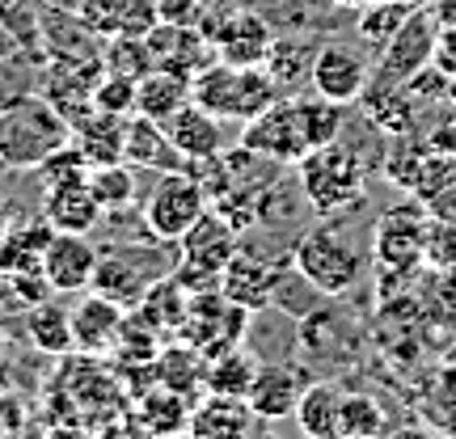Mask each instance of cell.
<instances>
[{
  "label": "cell",
  "mask_w": 456,
  "mask_h": 439,
  "mask_svg": "<svg viewBox=\"0 0 456 439\" xmlns=\"http://www.w3.org/2000/svg\"><path fill=\"white\" fill-rule=\"evenodd\" d=\"M338 131H342L338 102H326L322 93H313V98L292 93V98H275L254 118H245L241 144L279 165H296L305 152L338 140Z\"/></svg>",
  "instance_id": "obj_1"
},
{
  "label": "cell",
  "mask_w": 456,
  "mask_h": 439,
  "mask_svg": "<svg viewBox=\"0 0 456 439\" xmlns=\"http://www.w3.org/2000/svg\"><path fill=\"white\" fill-rule=\"evenodd\" d=\"M363 245L351 237V228L338 220L313 224L309 232H300V241L292 245V266L296 275L309 283L317 296H342L351 292L363 279Z\"/></svg>",
  "instance_id": "obj_2"
},
{
  "label": "cell",
  "mask_w": 456,
  "mask_h": 439,
  "mask_svg": "<svg viewBox=\"0 0 456 439\" xmlns=\"http://www.w3.org/2000/svg\"><path fill=\"white\" fill-rule=\"evenodd\" d=\"M72 140L68 118L43 93H21L0 110V161L13 169H38L55 148Z\"/></svg>",
  "instance_id": "obj_3"
},
{
  "label": "cell",
  "mask_w": 456,
  "mask_h": 439,
  "mask_svg": "<svg viewBox=\"0 0 456 439\" xmlns=\"http://www.w3.org/2000/svg\"><path fill=\"white\" fill-rule=\"evenodd\" d=\"M191 98L220 118H254L279 98V85L262 64H228L212 60L191 77Z\"/></svg>",
  "instance_id": "obj_4"
},
{
  "label": "cell",
  "mask_w": 456,
  "mask_h": 439,
  "mask_svg": "<svg viewBox=\"0 0 456 439\" xmlns=\"http://www.w3.org/2000/svg\"><path fill=\"white\" fill-rule=\"evenodd\" d=\"M296 165H300V191H305V199H309V207L317 215H338L363 199L359 157L351 148H342L338 140L305 152Z\"/></svg>",
  "instance_id": "obj_5"
},
{
  "label": "cell",
  "mask_w": 456,
  "mask_h": 439,
  "mask_svg": "<svg viewBox=\"0 0 456 439\" xmlns=\"http://www.w3.org/2000/svg\"><path fill=\"white\" fill-rule=\"evenodd\" d=\"M208 207H212L208 186L182 165V169L157 174V182H152V191H148V199H144V207H140V220H144V232L157 245H178L182 232L195 224Z\"/></svg>",
  "instance_id": "obj_6"
},
{
  "label": "cell",
  "mask_w": 456,
  "mask_h": 439,
  "mask_svg": "<svg viewBox=\"0 0 456 439\" xmlns=\"http://www.w3.org/2000/svg\"><path fill=\"white\" fill-rule=\"evenodd\" d=\"M440 17H436V9L431 4H414L410 9V17L397 26V34H393L389 43H385V51H380V72H376L372 81H385V85H410L419 81L427 68H431V60H436V38H440Z\"/></svg>",
  "instance_id": "obj_7"
},
{
  "label": "cell",
  "mask_w": 456,
  "mask_h": 439,
  "mask_svg": "<svg viewBox=\"0 0 456 439\" xmlns=\"http://www.w3.org/2000/svg\"><path fill=\"white\" fill-rule=\"evenodd\" d=\"M372 77H376L372 55L355 47V43H322L309 68L313 93H322L326 102H338V106H351V102L363 98Z\"/></svg>",
  "instance_id": "obj_8"
},
{
  "label": "cell",
  "mask_w": 456,
  "mask_h": 439,
  "mask_svg": "<svg viewBox=\"0 0 456 439\" xmlns=\"http://www.w3.org/2000/svg\"><path fill=\"white\" fill-rule=\"evenodd\" d=\"M245 321H249V309L232 305V300L216 288V292L191 296V313H186V321H182L178 338L199 346L203 355H220L228 346H241Z\"/></svg>",
  "instance_id": "obj_9"
},
{
  "label": "cell",
  "mask_w": 456,
  "mask_h": 439,
  "mask_svg": "<svg viewBox=\"0 0 456 439\" xmlns=\"http://www.w3.org/2000/svg\"><path fill=\"white\" fill-rule=\"evenodd\" d=\"M427 224H431V215H427V207L419 199H414V203H402V207H389V212L376 220V232H372L376 262H385L393 271L423 266Z\"/></svg>",
  "instance_id": "obj_10"
},
{
  "label": "cell",
  "mask_w": 456,
  "mask_h": 439,
  "mask_svg": "<svg viewBox=\"0 0 456 439\" xmlns=\"http://www.w3.org/2000/svg\"><path fill=\"white\" fill-rule=\"evenodd\" d=\"M288 262L262 258V254H254V249H245L241 245V249L228 258L224 275H220V292H224L232 305H241V309H249V313L266 309V305H275L279 292H283Z\"/></svg>",
  "instance_id": "obj_11"
},
{
  "label": "cell",
  "mask_w": 456,
  "mask_h": 439,
  "mask_svg": "<svg viewBox=\"0 0 456 439\" xmlns=\"http://www.w3.org/2000/svg\"><path fill=\"white\" fill-rule=\"evenodd\" d=\"M98 258H102V249L85 232H55L47 241V254H43V275H47L51 292L55 296L89 292Z\"/></svg>",
  "instance_id": "obj_12"
},
{
  "label": "cell",
  "mask_w": 456,
  "mask_h": 439,
  "mask_svg": "<svg viewBox=\"0 0 456 439\" xmlns=\"http://www.w3.org/2000/svg\"><path fill=\"white\" fill-rule=\"evenodd\" d=\"M161 127L169 131V140H174V148L182 152V161H208V157H220L228 148L224 118L212 114L208 106H199L195 98L186 102L182 110L169 114Z\"/></svg>",
  "instance_id": "obj_13"
},
{
  "label": "cell",
  "mask_w": 456,
  "mask_h": 439,
  "mask_svg": "<svg viewBox=\"0 0 456 439\" xmlns=\"http://www.w3.org/2000/svg\"><path fill=\"white\" fill-rule=\"evenodd\" d=\"M161 279V271L144 258V254H135V249H114V254H102L98 258V271H94V292L110 296L114 305H123V309H135L140 305V296L152 288Z\"/></svg>",
  "instance_id": "obj_14"
},
{
  "label": "cell",
  "mask_w": 456,
  "mask_h": 439,
  "mask_svg": "<svg viewBox=\"0 0 456 439\" xmlns=\"http://www.w3.org/2000/svg\"><path fill=\"white\" fill-rule=\"evenodd\" d=\"M182 262H191V266H203V271H212V275H224L228 258L241 249V232L228 224L224 215L208 207V212L199 215L195 224L182 232Z\"/></svg>",
  "instance_id": "obj_15"
},
{
  "label": "cell",
  "mask_w": 456,
  "mask_h": 439,
  "mask_svg": "<svg viewBox=\"0 0 456 439\" xmlns=\"http://www.w3.org/2000/svg\"><path fill=\"white\" fill-rule=\"evenodd\" d=\"M262 427V419L249 410L245 397H232V393H203L199 406L191 410V435L195 439H241L254 435Z\"/></svg>",
  "instance_id": "obj_16"
},
{
  "label": "cell",
  "mask_w": 456,
  "mask_h": 439,
  "mask_svg": "<svg viewBox=\"0 0 456 439\" xmlns=\"http://www.w3.org/2000/svg\"><path fill=\"white\" fill-rule=\"evenodd\" d=\"M102 207L98 195L89 178H77V182H60V186H47L43 191V220H47L55 232H94L102 224Z\"/></svg>",
  "instance_id": "obj_17"
},
{
  "label": "cell",
  "mask_w": 456,
  "mask_h": 439,
  "mask_svg": "<svg viewBox=\"0 0 456 439\" xmlns=\"http://www.w3.org/2000/svg\"><path fill=\"white\" fill-rule=\"evenodd\" d=\"M300 393H305V385H300L296 368H288V363H258L245 402H249V410L258 414L262 423H283V419L296 414Z\"/></svg>",
  "instance_id": "obj_18"
},
{
  "label": "cell",
  "mask_w": 456,
  "mask_h": 439,
  "mask_svg": "<svg viewBox=\"0 0 456 439\" xmlns=\"http://www.w3.org/2000/svg\"><path fill=\"white\" fill-rule=\"evenodd\" d=\"M123 317L127 309L123 305H114L110 296L102 292H81L77 300V309H72V338H77V351H114V342H118V329H123Z\"/></svg>",
  "instance_id": "obj_19"
},
{
  "label": "cell",
  "mask_w": 456,
  "mask_h": 439,
  "mask_svg": "<svg viewBox=\"0 0 456 439\" xmlns=\"http://www.w3.org/2000/svg\"><path fill=\"white\" fill-rule=\"evenodd\" d=\"M123 161L131 169H152V174H165V169H182V152L174 148L169 131L157 123V118H144V114H131L123 123Z\"/></svg>",
  "instance_id": "obj_20"
},
{
  "label": "cell",
  "mask_w": 456,
  "mask_h": 439,
  "mask_svg": "<svg viewBox=\"0 0 456 439\" xmlns=\"http://www.w3.org/2000/svg\"><path fill=\"white\" fill-rule=\"evenodd\" d=\"M21 329H26V338H30L34 351H43V355H68V351H77L72 309H64L55 296L38 300L30 309H21Z\"/></svg>",
  "instance_id": "obj_21"
},
{
  "label": "cell",
  "mask_w": 456,
  "mask_h": 439,
  "mask_svg": "<svg viewBox=\"0 0 456 439\" xmlns=\"http://www.w3.org/2000/svg\"><path fill=\"white\" fill-rule=\"evenodd\" d=\"M51 237H55V228H51L47 220L4 228V237H0V279L38 275V271H43V254H47Z\"/></svg>",
  "instance_id": "obj_22"
},
{
  "label": "cell",
  "mask_w": 456,
  "mask_h": 439,
  "mask_svg": "<svg viewBox=\"0 0 456 439\" xmlns=\"http://www.w3.org/2000/svg\"><path fill=\"white\" fill-rule=\"evenodd\" d=\"M152 372H157V385L165 389L182 393V397H191L195 402V393H203V372H208V355L191 346V342H161V351L152 359Z\"/></svg>",
  "instance_id": "obj_23"
},
{
  "label": "cell",
  "mask_w": 456,
  "mask_h": 439,
  "mask_svg": "<svg viewBox=\"0 0 456 439\" xmlns=\"http://www.w3.org/2000/svg\"><path fill=\"white\" fill-rule=\"evenodd\" d=\"M135 313H140L161 338H178L182 321H186V313H191V292H186L174 275H161L144 296H140Z\"/></svg>",
  "instance_id": "obj_24"
},
{
  "label": "cell",
  "mask_w": 456,
  "mask_h": 439,
  "mask_svg": "<svg viewBox=\"0 0 456 439\" xmlns=\"http://www.w3.org/2000/svg\"><path fill=\"white\" fill-rule=\"evenodd\" d=\"M191 102V77L169 72V68H152L135 81V114L165 123L174 110H182Z\"/></svg>",
  "instance_id": "obj_25"
},
{
  "label": "cell",
  "mask_w": 456,
  "mask_h": 439,
  "mask_svg": "<svg viewBox=\"0 0 456 439\" xmlns=\"http://www.w3.org/2000/svg\"><path fill=\"white\" fill-rule=\"evenodd\" d=\"M123 114H106V110H89L85 118L72 123V144L85 152L89 165H110L123 161Z\"/></svg>",
  "instance_id": "obj_26"
},
{
  "label": "cell",
  "mask_w": 456,
  "mask_h": 439,
  "mask_svg": "<svg viewBox=\"0 0 456 439\" xmlns=\"http://www.w3.org/2000/svg\"><path fill=\"white\" fill-rule=\"evenodd\" d=\"M338 410H342V389L330 385V380H317V385H305L292 419L313 439H338Z\"/></svg>",
  "instance_id": "obj_27"
},
{
  "label": "cell",
  "mask_w": 456,
  "mask_h": 439,
  "mask_svg": "<svg viewBox=\"0 0 456 439\" xmlns=\"http://www.w3.org/2000/svg\"><path fill=\"white\" fill-rule=\"evenodd\" d=\"M254 372H258V359L249 355L245 346H228L220 355H208L203 393H232V397H245Z\"/></svg>",
  "instance_id": "obj_28"
},
{
  "label": "cell",
  "mask_w": 456,
  "mask_h": 439,
  "mask_svg": "<svg viewBox=\"0 0 456 439\" xmlns=\"http://www.w3.org/2000/svg\"><path fill=\"white\" fill-rule=\"evenodd\" d=\"M140 402V419H144L148 431H161V435H169V431H186L191 427V410H195V402L191 397H182V393L165 389V385H152L148 393H140L135 397Z\"/></svg>",
  "instance_id": "obj_29"
},
{
  "label": "cell",
  "mask_w": 456,
  "mask_h": 439,
  "mask_svg": "<svg viewBox=\"0 0 456 439\" xmlns=\"http://www.w3.org/2000/svg\"><path fill=\"white\" fill-rule=\"evenodd\" d=\"M410 9H414V4H406V0H368L363 9H355V13H359V26H355L359 43L380 55V51H385V43L397 34V26L410 17Z\"/></svg>",
  "instance_id": "obj_30"
},
{
  "label": "cell",
  "mask_w": 456,
  "mask_h": 439,
  "mask_svg": "<svg viewBox=\"0 0 456 439\" xmlns=\"http://www.w3.org/2000/svg\"><path fill=\"white\" fill-rule=\"evenodd\" d=\"M313 55H317V43H292V38H279L275 34V43L266 51L262 68L271 72V81H275L279 93H283V89H292V85L309 81Z\"/></svg>",
  "instance_id": "obj_31"
},
{
  "label": "cell",
  "mask_w": 456,
  "mask_h": 439,
  "mask_svg": "<svg viewBox=\"0 0 456 439\" xmlns=\"http://www.w3.org/2000/svg\"><path fill=\"white\" fill-rule=\"evenodd\" d=\"M389 431L385 406L376 402L372 393H342V410H338V435L342 439H372Z\"/></svg>",
  "instance_id": "obj_32"
},
{
  "label": "cell",
  "mask_w": 456,
  "mask_h": 439,
  "mask_svg": "<svg viewBox=\"0 0 456 439\" xmlns=\"http://www.w3.org/2000/svg\"><path fill=\"white\" fill-rule=\"evenodd\" d=\"M89 186L106 212H123L135 199V169L127 161H110V165H89Z\"/></svg>",
  "instance_id": "obj_33"
},
{
  "label": "cell",
  "mask_w": 456,
  "mask_h": 439,
  "mask_svg": "<svg viewBox=\"0 0 456 439\" xmlns=\"http://www.w3.org/2000/svg\"><path fill=\"white\" fill-rule=\"evenodd\" d=\"M102 64L106 72H118L127 81H140L144 72H152V51H148V38H131V34H114L106 38V51H102Z\"/></svg>",
  "instance_id": "obj_34"
},
{
  "label": "cell",
  "mask_w": 456,
  "mask_h": 439,
  "mask_svg": "<svg viewBox=\"0 0 456 439\" xmlns=\"http://www.w3.org/2000/svg\"><path fill=\"white\" fill-rule=\"evenodd\" d=\"M43 17H47V4H43V0H0V26H4V34L13 38L17 47L38 43Z\"/></svg>",
  "instance_id": "obj_35"
},
{
  "label": "cell",
  "mask_w": 456,
  "mask_h": 439,
  "mask_svg": "<svg viewBox=\"0 0 456 439\" xmlns=\"http://www.w3.org/2000/svg\"><path fill=\"white\" fill-rule=\"evenodd\" d=\"M94 110L106 114H135V81L118 77V72H102L98 85H94Z\"/></svg>",
  "instance_id": "obj_36"
},
{
  "label": "cell",
  "mask_w": 456,
  "mask_h": 439,
  "mask_svg": "<svg viewBox=\"0 0 456 439\" xmlns=\"http://www.w3.org/2000/svg\"><path fill=\"white\" fill-rule=\"evenodd\" d=\"M423 266H431V271H456V220H431L427 224Z\"/></svg>",
  "instance_id": "obj_37"
},
{
  "label": "cell",
  "mask_w": 456,
  "mask_h": 439,
  "mask_svg": "<svg viewBox=\"0 0 456 439\" xmlns=\"http://www.w3.org/2000/svg\"><path fill=\"white\" fill-rule=\"evenodd\" d=\"M127 4H131V0H81L77 17H81V21L98 34V38H114V34L123 30Z\"/></svg>",
  "instance_id": "obj_38"
},
{
  "label": "cell",
  "mask_w": 456,
  "mask_h": 439,
  "mask_svg": "<svg viewBox=\"0 0 456 439\" xmlns=\"http://www.w3.org/2000/svg\"><path fill=\"white\" fill-rule=\"evenodd\" d=\"M423 207H427V215H431V220H456V182H452V186H444L440 195H431Z\"/></svg>",
  "instance_id": "obj_39"
},
{
  "label": "cell",
  "mask_w": 456,
  "mask_h": 439,
  "mask_svg": "<svg viewBox=\"0 0 456 439\" xmlns=\"http://www.w3.org/2000/svg\"><path fill=\"white\" fill-rule=\"evenodd\" d=\"M431 9H436V17H440L444 26H456V0H436Z\"/></svg>",
  "instance_id": "obj_40"
},
{
  "label": "cell",
  "mask_w": 456,
  "mask_h": 439,
  "mask_svg": "<svg viewBox=\"0 0 456 439\" xmlns=\"http://www.w3.org/2000/svg\"><path fill=\"white\" fill-rule=\"evenodd\" d=\"M47 9H60V13H77L81 9V0H43Z\"/></svg>",
  "instance_id": "obj_41"
},
{
  "label": "cell",
  "mask_w": 456,
  "mask_h": 439,
  "mask_svg": "<svg viewBox=\"0 0 456 439\" xmlns=\"http://www.w3.org/2000/svg\"><path fill=\"white\" fill-rule=\"evenodd\" d=\"M4 228H9V199L0 195V237H4Z\"/></svg>",
  "instance_id": "obj_42"
},
{
  "label": "cell",
  "mask_w": 456,
  "mask_h": 439,
  "mask_svg": "<svg viewBox=\"0 0 456 439\" xmlns=\"http://www.w3.org/2000/svg\"><path fill=\"white\" fill-rule=\"evenodd\" d=\"M334 4H338V9H363L368 0H334Z\"/></svg>",
  "instance_id": "obj_43"
},
{
  "label": "cell",
  "mask_w": 456,
  "mask_h": 439,
  "mask_svg": "<svg viewBox=\"0 0 456 439\" xmlns=\"http://www.w3.org/2000/svg\"><path fill=\"white\" fill-rule=\"evenodd\" d=\"M406 4H423V0H406Z\"/></svg>",
  "instance_id": "obj_44"
},
{
  "label": "cell",
  "mask_w": 456,
  "mask_h": 439,
  "mask_svg": "<svg viewBox=\"0 0 456 439\" xmlns=\"http://www.w3.org/2000/svg\"><path fill=\"white\" fill-rule=\"evenodd\" d=\"M452 363H456V351H452Z\"/></svg>",
  "instance_id": "obj_45"
}]
</instances>
